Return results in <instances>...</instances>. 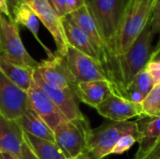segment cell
<instances>
[{"instance_id":"1","label":"cell","mask_w":160,"mask_h":159,"mask_svg":"<svg viewBox=\"0 0 160 159\" xmlns=\"http://www.w3.org/2000/svg\"><path fill=\"white\" fill-rule=\"evenodd\" d=\"M84 2L90 15L98 25L100 35L109 51L123 90L124 97L125 89L122 82L119 59L116 53V38L120 24L130 0H84Z\"/></svg>"},{"instance_id":"2","label":"cell","mask_w":160,"mask_h":159,"mask_svg":"<svg viewBox=\"0 0 160 159\" xmlns=\"http://www.w3.org/2000/svg\"><path fill=\"white\" fill-rule=\"evenodd\" d=\"M156 0H130L116 38L118 59L129 49L150 21Z\"/></svg>"},{"instance_id":"3","label":"cell","mask_w":160,"mask_h":159,"mask_svg":"<svg viewBox=\"0 0 160 159\" xmlns=\"http://www.w3.org/2000/svg\"><path fill=\"white\" fill-rule=\"evenodd\" d=\"M139 124L137 122H111L91 129L86 155L90 159H103L111 155L116 142L126 135H135L139 140Z\"/></svg>"},{"instance_id":"4","label":"cell","mask_w":160,"mask_h":159,"mask_svg":"<svg viewBox=\"0 0 160 159\" xmlns=\"http://www.w3.org/2000/svg\"><path fill=\"white\" fill-rule=\"evenodd\" d=\"M154 35L148 24L129 47V49L119 58L122 82L126 91L127 86L132 79L141 71L145 69L152 55V39ZM125 97V95H124ZM125 98V97H124Z\"/></svg>"},{"instance_id":"5","label":"cell","mask_w":160,"mask_h":159,"mask_svg":"<svg viewBox=\"0 0 160 159\" xmlns=\"http://www.w3.org/2000/svg\"><path fill=\"white\" fill-rule=\"evenodd\" d=\"M91 129L85 117L67 120L53 130L54 142L67 158L77 157L86 153Z\"/></svg>"},{"instance_id":"6","label":"cell","mask_w":160,"mask_h":159,"mask_svg":"<svg viewBox=\"0 0 160 159\" xmlns=\"http://www.w3.org/2000/svg\"><path fill=\"white\" fill-rule=\"evenodd\" d=\"M0 38L2 54L8 60L19 65L36 69L38 62H37L26 51L21 39L19 33V25L15 23L13 19L0 14Z\"/></svg>"},{"instance_id":"7","label":"cell","mask_w":160,"mask_h":159,"mask_svg":"<svg viewBox=\"0 0 160 159\" xmlns=\"http://www.w3.org/2000/svg\"><path fill=\"white\" fill-rule=\"evenodd\" d=\"M68 67L77 83L108 80L99 62L68 45L65 53Z\"/></svg>"},{"instance_id":"8","label":"cell","mask_w":160,"mask_h":159,"mask_svg":"<svg viewBox=\"0 0 160 159\" xmlns=\"http://www.w3.org/2000/svg\"><path fill=\"white\" fill-rule=\"evenodd\" d=\"M35 12L39 22L47 28L52 36L55 45L56 53L65 55L68 43L64 31L62 18L57 15L50 6L48 0H23Z\"/></svg>"},{"instance_id":"9","label":"cell","mask_w":160,"mask_h":159,"mask_svg":"<svg viewBox=\"0 0 160 159\" xmlns=\"http://www.w3.org/2000/svg\"><path fill=\"white\" fill-rule=\"evenodd\" d=\"M36 70L47 83L58 88L70 89L75 93L77 82L68 67L65 55L55 52L52 57L38 62Z\"/></svg>"},{"instance_id":"10","label":"cell","mask_w":160,"mask_h":159,"mask_svg":"<svg viewBox=\"0 0 160 159\" xmlns=\"http://www.w3.org/2000/svg\"><path fill=\"white\" fill-rule=\"evenodd\" d=\"M33 81L43 90L68 120H76L85 117L79 108L78 98L72 90L58 88L47 83L36 69H34Z\"/></svg>"},{"instance_id":"11","label":"cell","mask_w":160,"mask_h":159,"mask_svg":"<svg viewBox=\"0 0 160 159\" xmlns=\"http://www.w3.org/2000/svg\"><path fill=\"white\" fill-rule=\"evenodd\" d=\"M27 108L33 110L52 131L68 120L34 81L27 91Z\"/></svg>"},{"instance_id":"12","label":"cell","mask_w":160,"mask_h":159,"mask_svg":"<svg viewBox=\"0 0 160 159\" xmlns=\"http://www.w3.org/2000/svg\"><path fill=\"white\" fill-rule=\"evenodd\" d=\"M27 110V93L12 83L0 71V114L19 119Z\"/></svg>"},{"instance_id":"13","label":"cell","mask_w":160,"mask_h":159,"mask_svg":"<svg viewBox=\"0 0 160 159\" xmlns=\"http://www.w3.org/2000/svg\"><path fill=\"white\" fill-rule=\"evenodd\" d=\"M96 110L99 115L112 122H125L134 117L143 116L141 104L134 103L114 94L99 104Z\"/></svg>"},{"instance_id":"14","label":"cell","mask_w":160,"mask_h":159,"mask_svg":"<svg viewBox=\"0 0 160 159\" xmlns=\"http://www.w3.org/2000/svg\"><path fill=\"white\" fill-rule=\"evenodd\" d=\"M112 94H114L113 87L108 80L80 82L75 87L78 100L95 109Z\"/></svg>"},{"instance_id":"15","label":"cell","mask_w":160,"mask_h":159,"mask_svg":"<svg viewBox=\"0 0 160 159\" xmlns=\"http://www.w3.org/2000/svg\"><path fill=\"white\" fill-rule=\"evenodd\" d=\"M23 142V131L18 123L0 114V154L10 153L20 157Z\"/></svg>"},{"instance_id":"16","label":"cell","mask_w":160,"mask_h":159,"mask_svg":"<svg viewBox=\"0 0 160 159\" xmlns=\"http://www.w3.org/2000/svg\"><path fill=\"white\" fill-rule=\"evenodd\" d=\"M62 22L68 45L72 46L82 53L92 57L93 59L100 63L98 54L86 33L78 24H76L68 15L62 18Z\"/></svg>"},{"instance_id":"17","label":"cell","mask_w":160,"mask_h":159,"mask_svg":"<svg viewBox=\"0 0 160 159\" xmlns=\"http://www.w3.org/2000/svg\"><path fill=\"white\" fill-rule=\"evenodd\" d=\"M0 71L16 86L27 93L32 82L34 69L19 65L0 54Z\"/></svg>"},{"instance_id":"18","label":"cell","mask_w":160,"mask_h":159,"mask_svg":"<svg viewBox=\"0 0 160 159\" xmlns=\"http://www.w3.org/2000/svg\"><path fill=\"white\" fill-rule=\"evenodd\" d=\"M11 17L13 19V21L15 22V23L17 25H23L25 26L35 37V38L38 41V43L41 45V47L46 51L48 58H51L54 55V53L50 51V49L48 47H46V45L39 39L38 37V30H39V20L37 17V15L35 14V12L33 11V9L24 2L22 1V3L18 4L17 6H15L11 10Z\"/></svg>"},{"instance_id":"19","label":"cell","mask_w":160,"mask_h":159,"mask_svg":"<svg viewBox=\"0 0 160 159\" xmlns=\"http://www.w3.org/2000/svg\"><path fill=\"white\" fill-rule=\"evenodd\" d=\"M16 122L24 133L55 142L53 131L33 110L27 108L23 114L16 120Z\"/></svg>"},{"instance_id":"20","label":"cell","mask_w":160,"mask_h":159,"mask_svg":"<svg viewBox=\"0 0 160 159\" xmlns=\"http://www.w3.org/2000/svg\"><path fill=\"white\" fill-rule=\"evenodd\" d=\"M139 149L134 159L142 158L149 152L160 139V116L151 117L142 127H139Z\"/></svg>"},{"instance_id":"21","label":"cell","mask_w":160,"mask_h":159,"mask_svg":"<svg viewBox=\"0 0 160 159\" xmlns=\"http://www.w3.org/2000/svg\"><path fill=\"white\" fill-rule=\"evenodd\" d=\"M154 86L155 84L150 75L145 69H143L138 73L127 86L124 97L134 103L142 104V100Z\"/></svg>"},{"instance_id":"22","label":"cell","mask_w":160,"mask_h":159,"mask_svg":"<svg viewBox=\"0 0 160 159\" xmlns=\"http://www.w3.org/2000/svg\"><path fill=\"white\" fill-rule=\"evenodd\" d=\"M23 139L38 159H68L55 142L42 140L24 132Z\"/></svg>"},{"instance_id":"23","label":"cell","mask_w":160,"mask_h":159,"mask_svg":"<svg viewBox=\"0 0 160 159\" xmlns=\"http://www.w3.org/2000/svg\"><path fill=\"white\" fill-rule=\"evenodd\" d=\"M141 105L143 116L149 118L160 116V84L153 87Z\"/></svg>"},{"instance_id":"24","label":"cell","mask_w":160,"mask_h":159,"mask_svg":"<svg viewBox=\"0 0 160 159\" xmlns=\"http://www.w3.org/2000/svg\"><path fill=\"white\" fill-rule=\"evenodd\" d=\"M138 142V137L135 135H126L122 137L114 145L112 150L111 155H122L128 151L136 142Z\"/></svg>"},{"instance_id":"25","label":"cell","mask_w":160,"mask_h":159,"mask_svg":"<svg viewBox=\"0 0 160 159\" xmlns=\"http://www.w3.org/2000/svg\"><path fill=\"white\" fill-rule=\"evenodd\" d=\"M149 25L151 28V32L154 36L157 34H160V0L155 1L149 21Z\"/></svg>"},{"instance_id":"26","label":"cell","mask_w":160,"mask_h":159,"mask_svg":"<svg viewBox=\"0 0 160 159\" xmlns=\"http://www.w3.org/2000/svg\"><path fill=\"white\" fill-rule=\"evenodd\" d=\"M145 70L150 75L155 85L160 84V62L149 61L146 65Z\"/></svg>"},{"instance_id":"27","label":"cell","mask_w":160,"mask_h":159,"mask_svg":"<svg viewBox=\"0 0 160 159\" xmlns=\"http://www.w3.org/2000/svg\"><path fill=\"white\" fill-rule=\"evenodd\" d=\"M48 2L59 17L64 18L65 16H67V8H66L65 0H48Z\"/></svg>"},{"instance_id":"28","label":"cell","mask_w":160,"mask_h":159,"mask_svg":"<svg viewBox=\"0 0 160 159\" xmlns=\"http://www.w3.org/2000/svg\"><path fill=\"white\" fill-rule=\"evenodd\" d=\"M65 1H66L67 15L74 12L75 10L81 8L85 5L84 0H65Z\"/></svg>"},{"instance_id":"29","label":"cell","mask_w":160,"mask_h":159,"mask_svg":"<svg viewBox=\"0 0 160 159\" xmlns=\"http://www.w3.org/2000/svg\"><path fill=\"white\" fill-rule=\"evenodd\" d=\"M140 159H160V139L154 147Z\"/></svg>"},{"instance_id":"30","label":"cell","mask_w":160,"mask_h":159,"mask_svg":"<svg viewBox=\"0 0 160 159\" xmlns=\"http://www.w3.org/2000/svg\"><path fill=\"white\" fill-rule=\"evenodd\" d=\"M24 140V139H23ZM20 158L21 159H38L32 152V150L30 149V147L28 146V144L25 142V141L22 143V147L21 150V155H20Z\"/></svg>"},{"instance_id":"31","label":"cell","mask_w":160,"mask_h":159,"mask_svg":"<svg viewBox=\"0 0 160 159\" xmlns=\"http://www.w3.org/2000/svg\"><path fill=\"white\" fill-rule=\"evenodd\" d=\"M0 14L8 17V19H12L8 0H0Z\"/></svg>"},{"instance_id":"32","label":"cell","mask_w":160,"mask_h":159,"mask_svg":"<svg viewBox=\"0 0 160 159\" xmlns=\"http://www.w3.org/2000/svg\"><path fill=\"white\" fill-rule=\"evenodd\" d=\"M150 61H156V62H160V44L158 45L156 50L152 52L151 59Z\"/></svg>"},{"instance_id":"33","label":"cell","mask_w":160,"mask_h":159,"mask_svg":"<svg viewBox=\"0 0 160 159\" xmlns=\"http://www.w3.org/2000/svg\"><path fill=\"white\" fill-rule=\"evenodd\" d=\"M2 159H21L20 157H17L13 154H10V153H2L0 154Z\"/></svg>"},{"instance_id":"34","label":"cell","mask_w":160,"mask_h":159,"mask_svg":"<svg viewBox=\"0 0 160 159\" xmlns=\"http://www.w3.org/2000/svg\"><path fill=\"white\" fill-rule=\"evenodd\" d=\"M22 0H8L9 9L11 10L15 6H17L18 4H20V3H22Z\"/></svg>"},{"instance_id":"35","label":"cell","mask_w":160,"mask_h":159,"mask_svg":"<svg viewBox=\"0 0 160 159\" xmlns=\"http://www.w3.org/2000/svg\"><path fill=\"white\" fill-rule=\"evenodd\" d=\"M68 159H90L89 157L86 155V154H83V155H81L77 157H72V158H68Z\"/></svg>"},{"instance_id":"36","label":"cell","mask_w":160,"mask_h":159,"mask_svg":"<svg viewBox=\"0 0 160 159\" xmlns=\"http://www.w3.org/2000/svg\"><path fill=\"white\" fill-rule=\"evenodd\" d=\"M2 52V47H1V38H0V54Z\"/></svg>"},{"instance_id":"37","label":"cell","mask_w":160,"mask_h":159,"mask_svg":"<svg viewBox=\"0 0 160 159\" xmlns=\"http://www.w3.org/2000/svg\"><path fill=\"white\" fill-rule=\"evenodd\" d=\"M158 44H160V38H159V42H158Z\"/></svg>"},{"instance_id":"38","label":"cell","mask_w":160,"mask_h":159,"mask_svg":"<svg viewBox=\"0 0 160 159\" xmlns=\"http://www.w3.org/2000/svg\"><path fill=\"white\" fill-rule=\"evenodd\" d=\"M0 159H2V157H1V156H0Z\"/></svg>"},{"instance_id":"39","label":"cell","mask_w":160,"mask_h":159,"mask_svg":"<svg viewBox=\"0 0 160 159\" xmlns=\"http://www.w3.org/2000/svg\"><path fill=\"white\" fill-rule=\"evenodd\" d=\"M22 1H23V0H22Z\"/></svg>"}]
</instances>
